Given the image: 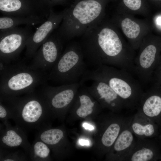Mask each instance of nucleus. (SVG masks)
Returning <instances> with one entry per match:
<instances>
[{"mask_svg":"<svg viewBox=\"0 0 161 161\" xmlns=\"http://www.w3.org/2000/svg\"><path fill=\"white\" fill-rule=\"evenodd\" d=\"M118 27L111 20L104 19L81 36L79 42L84 59L95 67L105 65L133 75L134 50L123 41Z\"/></svg>","mask_w":161,"mask_h":161,"instance_id":"f257e3e1","label":"nucleus"},{"mask_svg":"<svg viewBox=\"0 0 161 161\" xmlns=\"http://www.w3.org/2000/svg\"><path fill=\"white\" fill-rule=\"evenodd\" d=\"M0 101L9 109L16 125L26 133L50 127L52 114L47 100L40 92L23 95L0 97Z\"/></svg>","mask_w":161,"mask_h":161,"instance_id":"f03ea898","label":"nucleus"},{"mask_svg":"<svg viewBox=\"0 0 161 161\" xmlns=\"http://www.w3.org/2000/svg\"><path fill=\"white\" fill-rule=\"evenodd\" d=\"M113 0H75L64 10L59 27L55 31L64 43L81 37L104 19L107 4Z\"/></svg>","mask_w":161,"mask_h":161,"instance_id":"7ed1b4c3","label":"nucleus"},{"mask_svg":"<svg viewBox=\"0 0 161 161\" xmlns=\"http://www.w3.org/2000/svg\"><path fill=\"white\" fill-rule=\"evenodd\" d=\"M93 78L105 81L122 100L124 108L137 109L144 92L140 83L126 70L102 65L94 69H87L79 82L84 83Z\"/></svg>","mask_w":161,"mask_h":161,"instance_id":"20e7f679","label":"nucleus"},{"mask_svg":"<svg viewBox=\"0 0 161 161\" xmlns=\"http://www.w3.org/2000/svg\"><path fill=\"white\" fill-rule=\"evenodd\" d=\"M0 63V97L19 96L35 91L48 79L46 72L31 69L23 61Z\"/></svg>","mask_w":161,"mask_h":161,"instance_id":"39448f33","label":"nucleus"},{"mask_svg":"<svg viewBox=\"0 0 161 161\" xmlns=\"http://www.w3.org/2000/svg\"><path fill=\"white\" fill-rule=\"evenodd\" d=\"M79 42L68 43L48 75V79L61 85L79 83L87 69Z\"/></svg>","mask_w":161,"mask_h":161,"instance_id":"423d86ee","label":"nucleus"},{"mask_svg":"<svg viewBox=\"0 0 161 161\" xmlns=\"http://www.w3.org/2000/svg\"><path fill=\"white\" fill-rule=\"evenodd\" d=\"M31 27L26 25L0 31V63L8 64L17 61L33 33Z\"/></svg>","mask_w":161,"mask_h":161,"instance_id":"0eeeda50","label":"nucleus"},{"mask_svg":"<svg viewBox=\"0 0 161 161\" xmlns=\"http://www.w3.org/2000/svg\"><path fill=\"white\" fill-rule=\"evenodd\" d=\"M139 48L134 61L135 74L140 81L146 83L152 81L154 72L161 58V41L143 39Z\"/></svg>","mask_w":161,"mask_h":161,"instance_id":"6e6552de","label":"nucleus"},{"mask_svg":"<svg viewBox=\"0 0 161 161\" xmlns=\"http://www.w3.org/2000/svg\"><path fill=\"white\" fill-rule=\"evenodd\" d=\"M64 43L55 31L37 51L29 66L32 69L44 72L51 70L62 53Z\"/></svg>","mask_w":161,"mask_h":161,"instance_id":"1a4fd4ad","label":"nucleus"},{"mask_svg":"<svg viewBox=\"0 0 161 161\" xmlns=\"http://www.w3.org/2000/svg\"><path fill=\"white\" fill-rule=\"evenodd\" d=\"M64 14V10L58 13L50 9L46 20L29 38L27 42L25 55L27 59H32L42 44L59 26Z\"/></svg>","mask_w":161,"mask_h":161,"instance_id":"9d476101","label":"nucleus"},{"mask_svg":"<svg viewBox=\"0 0 161 161\" xmlns=\"http://www.w3.org/2000/svg\"><path fill=\"white\" fill-rule=\"evenodd\" d=\"M79 83L48 86L40 92L45 97L53 112L64 110L71 103L80 87Z\"/></svg>","mask_w":161,"mask_h":161,"instance_id":"9b49d317","label":"nucleus"},{"mask_svg":"<svg viewBox=\"0 0 161 161\" xmlns=\"http://www.w3.org/2000/svg\"><path fill=\"white\" fill-rule=\"evenodd\" d=\"M137 109L161 128V85L154 83L144 92Z\"/></svg>","mask_w":161,"mask_h":161,"instance_id":"f8f14e48","label":"nucleus"},{"mask_svg":"<svg viewBox=\"0 0 161 161\" xmlns=\"http://www.w3.org/2000/svg\"><path fill=\"white\" fill-rule=\"evenodd\" d=\"M4 126V128L0 127V148L13 149L21 147L29 159L31 145L26 133L16 125L13 126L9 123Z\"/></svg>","mask_w":161,"mask_h":161,"instance_id":"ddd939ff","label":"nucleus"},{"mask_svg":"<svg viewBox=\"0 0 161 161\" xmlns=\"http://www.w3.org/2000/svg\"><path fill=\"white\" fill-rule=\"evenodd\" d=\"M124 161H156L161 160L160 145L152 138H137Z\"/></svg>","mask_w":161,"mask_h":161,"instance_id":"4468645a","label":"nucleus"},{"mask_svg":"<svg viewBox=\"0 0 161 161\" xmlns=\"http://www.w3.org/2000/svg\"><path fill=\"white\" fill-rule=\"evenodd\" d=\"M89 80L93 82L90 86H85L87 90L90 93L97 97L104 106L118 111L124 109L121 99L103 80L93 78Z\"/></svg>","mask_w":161,"mask_h":161,"instance_id":"2eb2a0df","label":"nucleus"},{"mask_svg":"<svg viewBox=\"0 0 161 161\" xmlns=\"http://www.w3.org/2000/svg\"><path fill=\"white\" fill-rule=\"evenodd\" d=\"M21 0H0V10L3 16L27 17L36 16L46 18L49 13L39 8L24 4Z\"/></svg>","mask_w":161,"mask_h":161,"instance_id":"dca6fc26","label":"nucleus"},{"mask_svg":"<svg viewBox=\"0 0 161 161\" xmlns=\"http://www.w3.org/2000/svg\"><path fill=\"white\" fill-rule=\"evenodd\" d=\"M130 128L137 138H153L159 134L158 125L138 110L132 116Z\"/></svg>","mask_w":161,"mask_h":161,"instance_id":"f3484780","label":"nucleus"},{"mask_svg":"<svg viewBox=\"0 0 161 161\" xmlns=\"http://www.w3.org/2000/svg\"><path fill=\"white\" fill-rule=\"evenodd\" d=\"M111 20L121 27L134 50L139 48L143 41L139 38L141 33V28L138 23L128 17L121 18L118 14L113 16Z\"/></svg>","mask_w":161,"mask_h":161,"instance_id":"a211bd4d","label":"nucleus"},{"mask_svg":"<svg viewBox=\"0 0 161 161\" xmlns=\"http://www.w3.org/2000/svg\"><path fill=\"white\" fill-rule=\"evenodd\" d=\"M131 119L120 132L112 145L113 154L119 160L124 161L130 152L136 141L130 128Z\"/></svg>","mask_w":161,"mask_h":161,"instance_id":"6ab92c4d","label":"nucleus"},{"mask_svg":"<svg viewBox=\"0 0 161 161\" xmlns=\"http://www.w3.org/2000/svg\"><path fill=\"white\" fill-rule=\"evenodd\" d=\"M46 19L43 17L36 16L27 17L3 16L0 17V31L14 28L21 25L31 26L42 23Z\"/></svg>","mask_w":161,"mask_h":161,"instance_id":"aec40b11","label":"nucleus"},{"mask_svg":"<svg viewBox=\"0 0 161 161\" xmlns=\"http://www.w3.org/2000/svg\"><path fill=\"white\" fill-rule=\"evenodd\" d=\"M89 92L84 84L80 85L78 91V98L79 106L76 111L77 114L82 118H85L91 114L95 106L96 102L88 94Z\"/></svg>","mask_w":161,"mask_h":161,"instance_id":"412c9836","label":"nucleus"},{"mask_svg":"<svg viewBox=\"0 0 161 161\" xmlns=\"http://www.w3.org/2000/svg\"><path fill=\"white\" fill-rule=\"evenodd\" d=\"M51 149L48 145L42 140L35 137L31 145L29 160L47 161L50 160Z\"/></svg>","mask_w":161,"mask_h":161,"instance_id":"4be33fe9","label":"nucleus"},{"mask_svg":"<svg viewBox=\"0 0 161 161\" xmlns=\"http://www.w3.org/2000/svg\"><path fill=\"white\" fill-rule=\"evenodd\" d=\"M10 150L0 148V161H26L29 160L24 151Z\"/></svg>","mask_w":161,"mask_h":161,"instance_id":"5701e85b","label":"nucleus"},{"mask_svg":"<svg viewBox=\"0 0 161 161\" xmlns=\"http://www.w3.org/2000/svg\"><path fill=\"white\" fill-rule=\"evenodd\" d=\"M113 1L117 2V10L123 7L130 10L137 11L146 7L145 0H113Z\"/></svg>","mask_w":161,"mask_h":161,"instance_id":"b1692460","label":"nucleus"},{"mask_svg":"<svg viewBox=\"0 0 161 161\" xmlns=\"http://www.w3.org/2000/svg\"><path fill=\"white\" fill-rule=\"evenodd\" d=\"M12 119L11 112L8 107L3 103L0 101V120L4 125L9 122V119Z\"/></svg>","mask_w":161,"mask_h":161,"instance_id":"393cba45","label":"nucleus"},{"mask_svg":"<svg viewBox=\"0 0 161 161\" xmlns=\"http://www.w3.org/2000/svg\"><path fill=\"white\" fill-rule=\"evenodd\" d=\"M152 81L161 85V58L154 70Z\"/></svg>","mask_w":161,"mask_h":161,"instance_id":"a878e982","label":"nucleus"},{"mask_svg":"<svg viewBox=\"0 0 161 161\" xmlns=\"http://www.w3.org/2000/svg\"><path fill=\"white\" fill-rule=\"evenodd\" d=\"M79 143L81 145H88L89 143L88 140L82 139H80L79 140Z\"/></svg>","mask_w":161,"mask_h":161,"instance_id":"bb28decb","label":"nucleus"},{"mask_svg":"<svg viewBox=\"0 0 161 161\" xmlns=\"http://www.w3.org/2000/svg\"><path fill=\"white\" fill-rule=\"evenodd\" d=\"M83 127L86 129H88L90 130H93L94 127L91 125L86 123H84L83 125Z\"/></svg>","mask_w":161,"mask_h":161,"instance_id":"cd10ccee","label":"nucleus"},{"mask_svg":"<svg viewBox=\"0 0 161 161\" xmlns=\"http://www.w3.org/2000/svg\"><path fill=\"white\" fill-rule=\"evenodd\" d=\"M157 24L161 26V17H159L157 19Z\"/></svg>","mask_w":161,"mask_h":161,"instance_id":"c85d7f7f","label":"nucleus"},{"mask_svg":"<svg viewBox=\"0 0 161 161\" xmlns=\"http://www.w3.org/2000/svg\"><path fill=\"white\" fill-rule=\"evenodd\" d=\"M159 139L160 140V144H161V133L159 136Z\"/></svg>","mask_w":161,"mask_h":161,"instance_id":"c756f323","label":"nucleus"}]
</instances>
